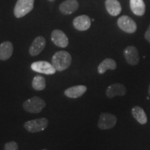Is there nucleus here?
Instances as JSON below:
<instances>
[{"mask_svg": "<svg viewBox=\"0 0 150 150\" xmlns=\"http://www.w3.org/2000/svg\"><path fill=\"white\" fill-rule=\"evenodd\" d=\"M148 93H149V95L150 96V84H149V88H148Z\"/></svg>", "mask_w": 150, "mask_h": 150, "instance_id": "nucleus-23", "label": "nucleus"}, {"mask_svg": "<svg viewBox=\"0 0 150 150\" xmlns=\"http://www.w3.org/2000/svg\"><path fill=\"white\" fill-rule=\"evenodd\" d=\"M48 1H55V0H48Z\"/></svg>", "mask_w": 150, "mask_h": 150, "instance_id": "nucleus-24", "label": "nucleus"}, {"mask_svg": "<svg viewBox=\"0 0 150 150\" xmlns=\"http://www.w3.org/2000/svg\"><path fill=\"white\" fill-rule=\"evenodd\" d=\"M35 0H18L14 8V15L17 18H21L33 10Z\"/></svg>", "mask_w": 150, "mask_h": 150, "instance_id": "nucleus-3", "label": "nucleus"}, {"mask_svg": "<svg viewBox=\"0 0 150 150\" xmlns=\"http://www.w3.org/2000/svg\"><path fill=\"white\" fill-rule=\"evenodd\" d=\"M48 125V120L45 117H41L26 122L24 124V127L30 133H38L44 131Z\"/></svg>", "mask_w": 150, "mask_h": 150, "instance_id": "nucleus-4", "label": "nucleus"}, {"mask_svg": "<svg viewBox=\"0 0 150 150\" xmlns=\"http://www.w3.org/2000/svg\"><path fill=\"white\" fill-rule=\"evenodd\" d=\"M4 149V150H18L19 146L16 142L11 141L5 144Z\"/></svg>", "mask_w": 150, "mask_h": 150, "instance_id": "nucleus-21", "label": "nucleus"}, {"mask_svg": "<svg viewBox=\"0 0 150 150\" xmlns=\"http://www.w3.org/2000/svg\"><path fill=\"white\" fill-rule=\"evenodd\" d=\"M127 94V88L123 84L120 83H112L106 88V95L108 98L115 96H125Z\"/></svg>", "mask_w": 150, "mask_h": 150, "instance_id": "nucleus-10", "label": "nucleus"}, {"mask_svg": "<svg viewBox=\"0 0 150 150\" xmlns=\"http://www.w3.org/2000/svg\"><path fill=\"white\" fill-rule=\"evenodd\" d=\"M87 91V87L83 85H78L68 88L64 91V95L68 98L76 99L81 97Z\"/></svg>", "mask_w": 150, "mask_h": 150, "instance_id": "nucleus-13", "label": "nucleus"}, {"mask_svg": "<svg viewBox=\"0 0 150 150\" xmlns=\"http://www.w3.org/2000/svg\"><path fill=\"white\" fill-rule=\"evenodd\" d=\"M120 29L127 33H134L137 30V24L133 19L127 16H122L117 20Z\"/></svg>", "mask_w": 150, "mask_h": 150, "instance_id": "nucleus-7", "label": "nucleus"}, {"mask_svg": "<svg viewBox=\"0 0 150 150\" xmlns=\"http://www.w3.org/2000/svg\"><path fill=\"white\" fill-rule=\"evenodd\" d=\"M130 8L138 16H142L145 13V4L143 0H130Z\"/></svg>", "mask_w": 150, "mask_h": 150, "instance_id": "nucleus-17", "label": "nucleus"}, {"mask_svg": "<svg viewBox=\"0 0 150 150\" xmlns=\"http://www.w3.org/2000/svg\"><path fill=\"white\" fill-rule=\"evenodd\" d=\"M145 38L147 40V42L150 43V25L148 27V29L145 33Z\"/></svg>", "mask_w": 150, "mask_h": 150, "instance_id": "nucleus-22", "label": "nucleus"}, {"mask_svg": "<svg viewBox=\"0 0 150 150\" xmlns=\"http://www.w3.org/2000/svg\"><path fill=\"white\" fill-rule=\"evenodd\" d=\"M31 85H32V88L35 91H43L46 88L45 79L41 75H36L33 77Z\"/></svg>", "mask_w": 150, "mask_h": 150, "instance_id": "nucleus-20", "label": "nucleus"}, {"mask_svg": "<svg viewBox=\"0 0 150 150\" xmlns=\"http://www.w3.org/2000/svg\"><path fill=\"white\" fill-rule=\"evenodd\" d=\"M117 117L108 112H102L99 116L97 126L102 130H107L113 128L117 123Z\"/></svg>", "mask_w": 150, "mask_h": 150, "instance_id": "nucleus-5", "label": "nucleus"}, {"mask_svg": "<svg viewBox=\"0 0 150 150\" xmlns=\"http://www.w3.org/2000/svg\"><path fill=\"white\" fill-rule=\"evenodd\" d=\"M13 52V45L12 42L5 41L0 45V60L6 61L10 59Z\"/></svg>", "mask_w": 150, "mask_h": 150, "instance_id": "nucleus-15", "label": "nucleus"}, {"mask_svg": "<svg viewBox=\"0 0 150 150\" xmlns=\"http://www.w3.org/2000/svg\"><path fill=\"white\" fill-rule=\"evenodd\" d=\"M116 68H117V63H116V62L113 59L108 58V59H104L98 65L97 72H98L99 74H103L106 72V70H114Z\"/></svg>", "mask_w": 150, "mask_h": 150, "instance_id": "nucleus-18", "label": "nucleus"}, {"mask_svg": "<svg viewBox=\"0 0 150 150\" xmlns=\"http://www.w3.org/2000/svg\"><path fill=\"white\" fill-rule=\"evenodd\" d=\"M46 45V40L43 36H38L34 39L29 47V54L32 56L38 55L42 52Z\"/></svg>", "mask_w": 150, "mask_h": 150, "instance_id": "nucleus-11", "label": "nucleus"}, {"mask_svg": "<svg viewBox=\"0 0 150 150\" xmlns=\"http://www.w3.org/2000/svg\"><path fill=\"white\" fill-rule=\"evenodd\" d=\"M41 150H48V149H41Z\"/></svg>", "mask_w": 150, "mask_h": 150, "instance_id": "nucleus-25", "label": "nucleus"}, {"mask_svg": "<svg viewBox=\"0 0 150 150\" xmlns=\"http://www.w3.org/2000/svg\"><path fill=\"white\" fill-rule=\"evenodd\" d=\"M79 6V5L76 0H66L61 4L59 10L63 14L70 15L77 10Z\"/></svg>", "mask_w": 150, "mask_h": 150, "instance_id": "nucleus-14", "label": "nucleus"}, {"mask_svg": "<svg viewBox=\"0 0 150 150\" xmlns=\"http://www.w3.org/2000/svg\"><path fill=\"white\" fill-rule=\"evenodd\" d=\"M124 56L127 63L131 65H136L139 63V54L134 46H128L124 50Z\"/></svg>", "mask_w": 150, "mask_h": 150, "instance_id": "nucleus-9", "label": "nucleus"}, {"mask_svg": "<svg viewBox=\"0 0 150 150\" xmlns=\"http://www.w3.org/2000/svg\"><path fill=\"white\" fill-rule=\"evenodd\" d=\"M45 106L46 103L44 99L38 96H34L24 101L22 105L24 110L31 113H39Z\"/></svg>", "mask_w": 150, "mask_h": 150, "instance_id": "nucleus-2", "label": "nucleus"}, {"mask_svg": "<svg viewBox=\"0 0 150 150\" xmlns=\"http://www.w3.org/2000/svg\"><path fill=\"white\" fill-rule=\"evenodd\" d=\"M131 113L136 121L140 125H145L147 122V117L145 110L140 106H136L131 109Z\"/></svg>", "mask_w": 150, "mask_h": 150, "instance_id": "nucleus-19", "label": "nucleus"}, {"mask_svg": "<svg viewBox=\"0 0 150 150\" xmlns=\"http://www.w3.org/2000/svg\"><path fill=\"white\" fill-rule=\"evenodd\" d=\"M31 70L40 74L51 75L55 74L56 70L52 63L45 61H39L33 62L31 65Z\"/></svg>", "mask_w": 150, "mask_h": 150, "instance_id": "nucleus-6", "label": "nucleus"}, {"mask_svg": "<svg viewBox=\"0 0 150 150\" xmlns=\"http://www.w3.org/2000/svg\"><path fill=\"white\" fill-rule=\"evenodd\" d=\"M73 26L78 31H83L89 29L91 26V20L86 15L77 16L73 20Z\"/></svg>", "mask_w": 150, "mask_h": 150, "instance_id": "nucleus-12", "label": "nucleus"}, {"mask_svg": "<svg viewBox=\"0 0 150 150\" xmlns=\"http://www.w3.org/2000/svg\"><path fill=\"white\" fill-rule=\"evenodd\" d=\"M105 6L107 12L112 16H117L121 13L122 6L117 0H106Z\"/></svg>", "mask_w": 150, "mask_h": 150, "instance_id": "nucleus-16", "label": "nucleus"}, {"mask_svg": "<svg viewBox=\"0 0 150 150\" xmlns=\"http://www.w3.org/2000/svg\"><path fill=\"white\" fill-rule=\"evenodd\" d=\"M72 63V56L66 51H59L54 54L52 59V64L56 71L62 72L67 70Z\"/></svg>", "mask_w": 150, "mask_h": 150, "instance_id": "nucleus-1", "label": "nucleus"}, {"mask_svg": "<svg viewBox=\"0 0 150 150\" xmlns=\"http://www.w3.org/2000/svg\"><path fill=\"white\" fill-rule=\"evenodd\" d=\"M52 41L56 46L61 48L67 47L69 44L68 38L63 31L59 29H55L52 32Z\"/></svg>", "mask_w": 150, "mask_h": 150, "instance_id": "nucleus-8", "label": "nucleus"}]
</instances>
